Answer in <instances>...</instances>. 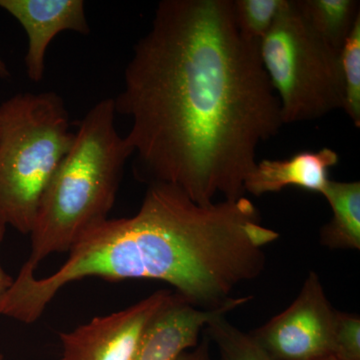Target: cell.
Returning a JSON list of instances; mask_svg holds the SVG:
<instances>
[{
  "mask_svg": "<svg viewBox=\"0 0 360 360\" xmlns=\"http://www.w3.org/2000/svg\"><path fill=\"white\" fill-rule=\"evenodd\" d=\"M174 295L155 291L127 309L60 333L61 360H132L146 328Z\"/></svg>",
  "mask_w": 360,
  "mask_h": 360,
  "instance_id": "obj_7",
  "label": "cell"
},
{
  "mask_svg": "<svg viewBox=\"0 0 360 360\" xmlns=\"http://www.w3.org/2000/svg\"><path fill=\"white\" fill-rule=\"evenodd\" d=\"M277 238L245 196L200 205L174 186L148 184L139 212L89 229L51 276L18 274L0 314L32 323L61 288L87 277L163 281L198 309H236L234 291L260 276Z\"/></svg>",
  "mask_w": 360,
  "mask_h": 360,
  "instance_id": "obj_2",
  "label": "cell"
},
{
  "mask_svg": "<svg viewBox=\"0 0 360 360\" xmlns=\"http://www.w3.org/2000/svg\"><path fill=\"white\" fill-rule=\"evenodd\" d=\"M338 161L340 155L328 148L302 151L288 160L257 161L246 177L245 191L262 196L295 186L321 194L329 180V170L338 165Z\"/></svg>",
  "mask_w": 360,
  "mask_h": 360,
  "instance_id": "obj_10",
  "label": "cell"
},
{
  "mask_svg": "<svg viewBox=\"0 0 360 360\" xmlns=\"http://www.w3.org/2000/svg\"><path fill=\"white\" fill-rule=\"evenodd\" d=\"M0 360H4V356L1 354H0Z\"/></svg>",
  "mask_w": 360,
  "mask_h": 360,
  "instance_id": "obj_21",
  "label": "cell"
},
{
  "mask_svg": "<svg viewBox=\"0 0 360 360\" xmlns=\"http://www.w3.org/2000/svg\"><path fill=\"white\" fill-rule=\"evenodd\" d=\"M6 226V222L0 219V245H1L2 240H4ZM13 281L14 279L13 277L9 276L8 274L4 271V269H2L1 264H0V300H1V298L6 295V291L11 288Z\"/></svg>",
  "mask_w": 360,
  "mask_h": 360,
  "instance_id": "obj_18",
  "label": "cell"
},
{
  "mask_svg": "<svg viewBox=\"0 0 360 360\" xmlns=\"http://www.w3.org/2000/svg\"><path fill=\"white\" fill-rule=\"evenodd\" d=\"M333 356L335 360H360L359 315L338 310Z\"/></svg>",
  "mask_w": 360,
  "mask_h": 360,
  "instance_id": "obj_16",
  "label": "cell"
},
{
  "mask_svg": "<svg viewBox=\"0 0 360 360\" xmlns=\"http://www.w3.org/2000/svg\"><path fill=\"white\" fill-rule=\"evenodd\" d=\"M317 360H335V357L333 356V355H329V356L323 357V359Z\"/></svg>",
  "mask_w": 360,
  "mask_h": 360,
  "instance_id": "obj_20",
  "label": "cell"
},
{
  "mask_svg": "<svg viewBox=\"0 0 360 360\" xmlns=\"http://www.w3.org/2000/svg\"><path fill=\"white\" fill-rule=\"evenodd\" d=\"M176 360H213L210 354V341L207 336L205 335L195 347L184 352Z\"/></svg>",
  "mask_w": 360,
  "mask_h": 360,
  "instance_id": "obj_17",
  "label": "cell"
},
{
  "mask_svg": "<svg viewBox=\"0 0 360 360\" xmlns=\"http://www.w3.org/2000/svg\"><path fill=\"white\" fill-rule=\"evenodd\" d=\"M285 0H233V14L239 32L257 42L264 39L274 25Z\"/></svg>",
  "mask_w": 360,
  "mask_h": 360,
  "instance_id": "obj_14",
  "label": "cell"
},
{
  "mask_svg": "<svg viewBox=\"0 0 360 360\" xmlns=\"http://www.w3.org/2000/svg\"><path fill=\"white\" fill-rule=\"evenodd\" d=\"M116 113L134 172L200 205L245 196L258 146L283 127L259 44L239 32L233 0H163L134 46Z\"/></svg>",
  "mask_w": 360,
  "mask_h": 360,
  "instance_id": "obj_1",
  "label": "cell"
},
{
  "mask_svg": "<svg viewBox=\"0 0 360 360\" xmlns=\"http://www.w3.org/2000/svg\"><path fill=\"white\" fill-rule=\"evenodd\" d=\"M226 315H215L205 328V335L217 348L219 360H276L258 345L250 333L232 324Z\"/></svg>",
  "mask_w": 360,
  "mask_h": 360,
  "instance_id": "obj_13",
  "label": "cell"
},
{
  "mask_svg": "<svg viewBox=\"0 0 360 360\" xmlns=\"http://www.w3.org/2000/svg\"><path fill=\"white\" fill-rule=\"evenodd\" d=\"M9 75H11V73H9L8 68H7L6 65L4 63V61L2 60V58H0V77L7 78L9 77Z\"/></svg>",
  "mask_w": 360,
  "mask_h": 360,
  "instance_id": "obj_19",
  "label": "cell"
},
{
  "mask_svg": "<svg viewBox=\"0 0 360 360\" xmlns=\"http://www.w3.org/2000/svg\"><path fill=\"white\" fill-rule=\"evenodd\" d=\"M345 85V108L355 127H360V18L340 51Z\"/></svg>",
  "mask_w": 360,
  "mask_h": 360,
  "instance_id": "obj_15",
  "label": "cell"
},
{
  "mask_svg": "<svg viewBox=\"0 0 360 360\" xmlns=\"http://www.w3.org/2000/svg\"><path fill=\"white\" fill-rule=\"evenodd\" d=\"M0 8L13 15L27 34L25 63L33 82L44 79L47 47L58 33L90 32L82 0H0Z\"/></svg>",
  "mask_w": 360,
  "mask_h": 360,
  "instance_id": "obj_8",
  "label": "cell"
},
{
  "mask_svg": "<svg viewBox=\"0 0 360 360\" xmlns=\"http://www.w3.org/2000/svg\"><path fill=\"white\" fill-rule=\"evenodd\" d=\"M321 195L333 217L322 226L321 243L330 250H360V182L328 180Z\"/></svg>",
  "mask_w": 360,
  "mask_h": 360,
  "instance_id": "obj_11",
  "label": "cell"
},
{
  "mask_svg": "<svg viewBox=\"0 0 360 360\" xmlns=\"http://www.w3.org/2000/svg\"><path fill=\"white\" fill-rule=\"evenodd\" d=\"M336 315L319 274L310 271L290 307L250 335L274 359H321L333 355Z\"/></svg>",
  "mask_w": 360,
  "mask_h": 360,
  "instance_id": "obj_6",
  "label": "cell"
},
{
  "mask_svg": "<svg viewBox=\"0 0 360 360\" xmlns=\"http://www.w3.org/2000/svg\"><path fill=\"white\" fill-rule=\"evenodd\" d=\"M113 98H104L80 120L75 139L51 181L35 217L32 251L20 274L34 276L40 262L68 252L115 205L134 149L116 129Z\"/></svg>",
  "mask_w": 360,
  "mask_h": 360,
  "instance_id": "obj_3",
  "label": "cell"
},
{
  "mask_svg": "<svg viewBox=\"0 0 360 360\" xmlns=\"http://www.w3.org/2000/svg\"><path fill=\"white\" fill-rule=\"evenodd\" d=\"M259 53L283 124L319 120L345 108L340 51L312 30L295 0L284 1L260 41Z\"/></svg>",
  "mask_w": 360,
  "mask_h": 360,
  "instance_id": "obj_5",
  "label": "cell"
},
{
  "mask_svg": "<svg viewBox=\"0 0 360 360\" xmlns=\"http://www.w3.org/2000/svg\"><path fill=\"white\" fill-rule=\"evenodd\" d=\"M295 4L312 30L340 51L360 18L356 0H295Z\"/></svg>",
  "mask_w": 360,
  "mask_h": 360,
  "instance_id": "obj_12",
  "label": "cell"
},
{
  "mask_svg": "<svg viewBox=\"0 0 360 360\" xmlns=\"http://www.w3.org/2000/svg\"><path fill=\"white\" fill-rule=\"evenodd\" d=\"M53 91L22 92L0 105V219L32 232L42 194L70 150L75 132Z\"/></svg>",
  "mask_w": 360,
  "mask_h": 360,
  "instance_id": "obj_4",
  "label": "cell"
},
{
  "mask_svg": "<svg viewBox=\"0 0 360 360\" xmlns=\"http://www.w3.org/2000/svg\"><path fill=\"white\" fill-rule=\"evenodd\" d=\"M231 311L198 309L174 292L146 328L132 360H176L198 345L200 333L213 316Z\"/></svg>",
  "mask_w": 360,
  "mask_h": 360,
  "instance_id": "obj_9",
  "label": "cell"
}]
</instances>
